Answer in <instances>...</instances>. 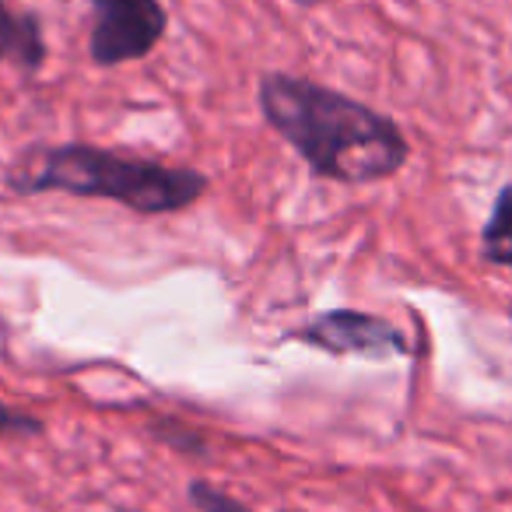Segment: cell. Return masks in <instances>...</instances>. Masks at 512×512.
I'll return each mask as SVG.
<instances>
[{
	"mask_svg": "<svg viewBox=\"0 0 512 512\" xmlns=\"http://www.w3.org/2000/svg\"><path fill=\"white\" fill-rule=\"evenodd\" d=\"M256 109L323 183H383L411 158V141L393 116L306 74L264 71L256 81Z\"/></svg>",
	"mask_w": 512,
	"mask_h": 512,
	"instance_id": "1",
	"label": "cell"
},
{
	"mask_svg": "<svg viewBox=\"0 0 512 512\" xmlns=\"http://www.w3.org/2000/svg\"><path fill=\"white\" fill-rule=\"evenodd\" d=\"M211 179L193 165L162 158L123 155L99 144L67 141L29 155L8 172V190L18 197L67 193L81 200H109L137 218L183 214L207 193Z\"/></svg>",
	"mask_w": 512,
	"mask_h": 512,
	"instance_id": "2",
	"label": "cell"
},
{
	"mask_svg": "<svg viewBox=\"0 0 512 512\" xmlns=\"http://www.w3.org/2000/svg\"><path fill=\"white\" fill-rule=\"evenodd\" d=\"M281 341L306 344L330 358H372V362H390V358L411 355L407 334L379 313L337 306L313 313L306 323L288 330Z\"/></svg>",
	"mask_w": 512,
	"mask_h": 512,
	"instance_id": "3",
	"label": "cell"
},
{
	"mask_svg": "<svg viewBox=\"0 0 512 512\" xmlns=\"http://www.w3.org/2000/svg\"><path fill=\"white\" fill-rule=\"evenodd\" d=\"M88 57L95 67H123L144 60L169 32L162 0H88Z\"/></svg>",
	"mask_w": 512,
	"mask_h": 512,
	"instance_id": "4",
	"label": "cell"
},
{
	"mask_svg": "<svg viewBox=\"0 0 512 512\" xmlns=\"http://www.w3.org/2000/svg\"><path fill=\"white\" fill-rule=\"evenodd\" d=\"M50 60V43L39 15L11 8L8 0H0V64L15 67L22 74H36Z\"/></svg>",
	"mask_w": 512,
	"mask_h": 512,
	"instance_id": "5",
	"label": "cell"
},
{
	"mask_svg": "<svg viewBox=\"0 0 512 512\" xmlns=\"http://www.w3.org/2000/svg\"><path fill=\"white\" fill-rule=\"evenodd\" d=\"M481 260L491 267H512V183L491 200V214L481 228Z\"/></svg>",
	"mask_w": 512,
	"mask_h": 512,
	"instance_id": "6",
	"label": "cell"
},
{
	"mask_svg": "<svg viewBox=\"0 0 512 512\" xmlns=\"http://www.w3.org/2000/svg\"><path fill=\"white\" fill-rule=\"evenodd\" d=\"M186 495H190V502L197 505L200 512H253L249 505H242L239 498H232L228 491L214 488L204 477H193V481L186 484Z\"/></svg>",
	"mask_w": 512,
	"mask_h": 512,
	"instance_id": "7",
	"label": "cell"
},
{
	"mask_svg": "<svg viewBox=\"0 0 512 512\" xmlns=\"http://www.w3.org/2000/svg\"><path fill=\"white\" fill-rule=\"evenodd\" d=\"M155 435L165 442V446L179 449V453H186V456H204V453H207L204 432H197L193 425H183V421H176V418L158 421V425H155Z\"/></svg>",
	"mask_w": 512,
	"mask_h": 512,
	"instance_id": "8",
	"label": "cell"
},
{
	"mask_svg": "<svg viewBox=\"0 0 512 512\" xmlns=\"http://www.w3.org/2000/svg\"><path fill=\"white\" fill-rule=\"evenodd\" d=\"M43 421L29 411H18V407L4 404L0 400V435H43Z\"/></svg>",
	"mask_w": 512,
	"mask_h": 512,
	"instance_id": "9",
	"label": "cell"
},
{
	"mask_svg": "<svg viewBox=\"0 0 512 512\" xmlns=\"http://www.w3.org/2000/svg\"><path fill=\"white\" fill-rule=\"evenodd\" d=\"M288 4H295V8L313 11V8H323V4H330V0H288Z\"/></svg>",
	"mask_w": 512,
	"mask_h": 512,
	"instance_id": "10",
	"label": "cell"
},
{
	"mask_svg": "<svg viewBox=\"0 0 512 512\" xmlns=\"http://www.w3.org/2000/svg\"><path fill=\"white\" fill-rule=\"evenodd\" d=\"M116 512H134V509H116Z\"/></svg>",
	"mask_w": 512,
	"mask_h": 512,
	"instance_id": "11",
	"label": "cell"
}]
</instances>
